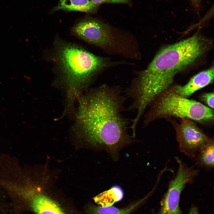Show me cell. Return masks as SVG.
I'll use <instances>...</instances> for the list:
<instances>
[{"label":"cell","mask_w":214,"mask_h":214,"mask_svg":"<svg viewBox=\"0 0 214 214\" xmlns=\"http://www.w3.org/2000/svg\"><path fill=\"white\" fill-rule=\"evenodd\" d=\"M214 93L209 92L203 94L201 96L202 100L207 106L212 109L214 108Z\"/></svg>","instance_id":"cell-14"},{"label":"cell","mask_w":214,"mask_h":214,"mask_svg":"<svg viewBox=\"0 0 214 214\" xmlns=\"http://www.w3.org/2000/svg\"><path fill=\"white\" fill-rule=\"evenodd\" d=\"M145 199L123 208H118L112 206L103 207L91 205L88 207L87 212L88 214H130Z\"/></svg>","instance_id":"cell-12"},{"label":"cell","mask_w":214,"mask_h":214,"mask_svg":"<svg viewBox=\"0 0 214 214\" xmlns=\"http://www.w3.org/2000/svg\"><path fill=\"white\" fill-rule=\"evenodd\" d=\"M192 3L195 5H197L199 2L200 0H190Z\"/></svg>","instance_id":"cell-17"},{"label":"cell","mask_w":214,"mask_h":214,"mask_svg":"<svg viewBox=\"0 0 214 214\" xmlns=\"http://www.w3.org/2000/svg\"><path fill=\"white\" fill-rule=\"evenodd\" d=\"M98 7V6L95 4L91 0H59L58 5L51 12L62 10L93 13L96 12Z\"/></svg>","instance_id":"cell-10"},{"label":"cell","mask_w":214,"mask_h":214,"mask_svg":"<svg viewBox=\"0 0 214 214\" xmlns=\"http://www.w3.org/2000/svg\"><path fill=\"white\" fill-rule=\"evenodd\" d=\"M71 32L76 37L101 47L111 45L112 43L110 28L95 18L86 17L82 19L72 27Z\"/></svg>","instance_id":"cell-7"},{"label":"cell","mask_w":214,"mask_h":214,"mask_svg":"<svg viewBox=\"0 0 214 214\" xmlns=\"http://www.w3.org/2000/svg\"><path fill=\"white\" fill-rule=\"evenodd\" d=\"M123 196V193L121 189L114 186L96 196L94 199L100 206L105 207L112 206L115 202L121 200Z\"/></svg>","instance_id":"cell-13"},{"label":"cell","mask_w":214,"mask_h":214,"mask_svg":"<svg viewBox=\"0 0 214 214\" xmlns=\"http://www.w3.org/2000/svg\"><path fill=\"white\" fill-rule=\"evenodd\" d=\"M210 43L196 34L163 48L129 86L130 95L141 105H149L169 89L177 74L207 51Z\"/></svg>","instance_id":"cell-2"},{"label":"cell","mask_w":214,"mask_h":214,"mask_svg":"<svg viewBox=\"0 0 214 214\" xmlns=\"http://www.w3.org/2000/svg\"><path fill=\"white\" fill-rule=\"evenodd\" d=\"M26 197L27 203L36 214H67L57 202L41 191H32Z\"/></svg>","instance_id":"cell-8"},{"label":"cell","mask_w":214,"mask_h":214,"mask_svg":"<svg viewBox=\"0 0 214 214\" xmlns=\"http://www.w3.org/2000/svg\"><path fill=\"white\" fill-rule=\"evenodd\" d=\"M189 214H199V213L197 208L193 207L191 209Z\"/></svg>","instance_id":"cell-16"},{"label":"cell","mask_w":214,"mask_h":214,"mask_svg":"<svg viewBox=\"0 0 214 214\" xmlns=\"http://www.w3.org/2000/svg\"><path fill=\"white\" fill-rule=\"evenodd\" d=\"M95 5L98 6L101 4L105 3H121L128 4L130 0H91Z\"/></svg>","instance_id":"cell-15"},{"label":"cell","mask_w":214,"mask_h":214,"mask_svg":"<svg viewBox=\"0 0 214 214\" xmlns=\"http://www.w3.org/2000/svg\"><path fill=\"white\" fill-rule=\"evenodd\" d=\"M50 54L49 59L54 69L67 86L71 104L82 88L108 64L105 58L58 36L55 39Z\"/></svg>","instance_id":"cell-3"},{"label":"cell","mask_w":214,"mask_h":214,"mask_svg":"<svg viewBox=\"0 0 214 214\" xmlns=\"http://www.w3.org/2000/svg\"><path fill=\"white\" fill-rule=\"evenodd\" d=\"M179 150L190 158H194L201 148L211 138L197 126L193 120L181 119L174 124Z\"/></svg>","instance_id":"cell-6"},{"label":"cell","mask_w":214,"mask_h":214,"mask_svg":"<svg viewBox=\"0 0 214 214\" xmlns=\"http://www.w3.org/2000/svg\"><path fill=\"white\" fill-rule=\"evenodd\" d=\"M152 103L145 116L144 126L155 119L169 116L199 122L214 120L213 109L199 102L181 97L171 88L162 94Z\"/></svg>","instance_id":"cell-4"},{"label":"cell","mask_w":214,"mask_h":214,"mask_svg":"<svg viewBox=\"0 0 214 214\" xmlns=\"http://www.w3.org/2000/svg\"><path fill=\"white\" fill-rule=\"evenodd\" d=\"M178 165L176 176L170 181L167 191L161 202L159 214H181L179 206L181 193L185 185L192 182L199 171L188 166L178 157Z\"/></svg>","instance_id":"cell-5"},{"label":"cell","mask_w":214,"mask_h":214,"mask_svg":"<svg viewBox=\"0 0 214 214\" xmlns=\"http://www.w3.org/2000/svg\"><path fill=\"white\" fill-rule=\"evenodd\" d=\"M214 143L211 138L201 148L194 158L195 165L206 169L213 168Z\"/></svg>","instance_id":"cell-11"},{"label":"cell","mask_w":214,"mask_h":214,"mask_svg":"<svg viewBox=\"0 0 214 214\" xmlns=\"http://www.w3.org/2000/svg\"><path fill=\"white\" fill-rule=\"evenodd\" d=\"M126 97L119 86L103 84L80 101L78 119L84 137L114 156L132 140L127 132L129 121L122 114Z\"/></svg>","instance_id":"cell-1"},{"label":"cell","mask_w":214,"mask_h":214,"mask_svg":"<svg viewBox=\"0 0 214 214\" xmlns=\"http://www.w3.org/2000/svg\"><path fill=\"white\" fill-rule=\"evenodd\" d=\"M214 67L199 72L185 84L176 85L171 89L177 94L188 98L194 92L212 83L214 76Z\"/></svg>","instance_id":"cell-9"}]
</instances>
